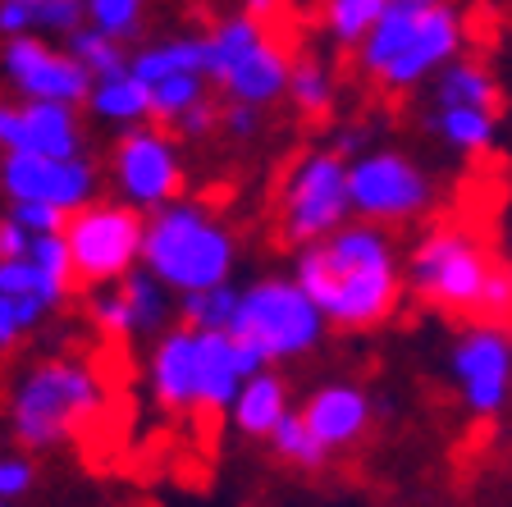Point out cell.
<instances>
[{
  "label": "cell",
  "mask_w": 512,
  "mask_h": 507,
  "mask_svg": "<svg viewBox=\"0 0 512 507\" xmlns=\"http://www.w3.org/2000/svg\"><path fill=\"white\" fill-rule=\"evenodd\" d=\"M293 279L330 329H375L398 311L407 275L389 229L352 220L325 243L293 256Z\"/></svg>",
  "instance_id": "6da1fadb"
},
{
  "label": "cell",
  "mask_w": 512,
  "mask_h": 507,
  "mask_svg": "<svg viewBox=\"0 0 512 507\" xmlns=\"http://www.w3.org/2000/svg\"><path fill=\"white\" fill-rule=\"evenodd\" d=\"M467 19L448 0H389L357 51L362 74L384 92H412L462 60Z\"/></svg>",
  "instance_id": "7a4b0ae2"
},
{
  "label": "cell",
  "mask_w": 512,
  "mask_h": 507,
  "mask_svg": "<svg viewBox=\"0 0 512 507\" xmlns=\"http://www.w3.org/2000/svg\"><path fill=\"white\" fill-rule=\"evenodd\" d=\"M238 238L234 229L202 201H174L165 211L147 215L142 270L170 288L174 297H192L206 288L234 284Z\"/></svg>",
  "instance_id": "3957f363"
},
{
  "label": "cell",
  "mask_w": 512,
  "mask_h": 507,
  "mask_svg": "<svg viewBox=\"0 0 512 507\" xmlns=\"http://www.w3.org/2000/svg\"><path fill=\"white\" fill-rule=\"evenodd\" d=\"M101 402H106V384L96 366L78 357L32 361L10 393V430L19 448L51 453V448L69 444L101 412Z\"/></svg>",
  "instance_id": "277c9868"
},
{
  "label": "cell",
  "mask_w": 512,
  "mask_h": 507,
  "mask_svg": "<svg viewBox=\"0 0 512 507\" xmlns=\"http://www.w3.org/2000/svg\"><path fill=\"white\" fill-rule=\"evenodd\" d=\"M494 265L499 261L485 252L476 233L448 224V229H430L416 238V247L403 261V275L407 293H416L426 307L453 311V316H476Z\"/></svg>",
  "instance_id": "5b68a950"
},
{
  "label": "cell",
  "mask_w": 512,
  "mask_h": 507,
  "mask_svg": "<svg viewBox=\"0 0 512 507\" xmlns=\"http://www.w3.org/2000/svg\"><path fill=\"white\" fill-rule=\"evenodd\" d=\"M325 329L330 325L316 311V302L302 293L298 279L266 275L243 288V307H238V320L229 334L238 343H247L252 352H261L266 366H275V361H293L316 352Z\"/></svg>",
  "instance_id": "8992f818"
},
{
  "label": "cell",
  "mask_w": 512,
  "mask_h": 507,
  "mask_svg": "<svg viewBox=\"0 0 512 507\" xmlns=\"http://www.w3.org/2000/svg\"><path fill=\"white\" fill-rule=\"evenodd\" d=\"M343 224H352L348 160L334 156L330 147L307 151L302 160H293L279 188V238L307 252L325 243L330 233H339Z\"/></svg>",
  "instance_id": "52a82bcc"
},
{
  "label": "cell",
  "mask_w": 512,
  "mask_h": 507,
  "mask_svg": "<svg viewBox=\"0 0 512 507\" xmlns=\"http://www.w3.org/2000/svg\"><path fill=\"white\" fill-rule=\"evenodd\" d=\"M64 243H69V256H74L78 284H87L92 293L96 288H115V284H124L133 270H142L147 215L115 197L92 201L87 211L69 215Z\"/></svg>",
  "instance_id": "ba28073f"
},
{
  "label": "cell",
  "mask_w": 512,
  "mask_h": 507,
  "mask_svg": "<svg viewBox=\"0 0 512 507\" xmlns=\"http://www.w3.org/2000/svg\"><path fill=\"white\" fill-rule=\"evenodd\" d=\"M348 197H352V215L362 224L389 229V224L421 220L435 206V179L407 151L380 147L348 165Z\"/></svg>",
  "instance_id": "9c48e42d"
},
{
  "label": "cell",
  "mask_w": 512,
  "mask_h": 507,
  "mask_svg": "<svg viewBox=\"0 0 512 507\" xmlns=\"http://www.w3.org/2000/svg\"><path fill=\"white\" fill-rule=\"evenodd\" d=\"M110 188L115 201L133 206L142 215H156L174 201H183V156L179 142L170 138V128L160 124H142V128H124L110 142Z\"/></svg>",
  "instance_id": "30bf717a"
},
{
  "label": "cell",
  "mask_w": 512,
  "mask_h": 507,
  "mask_svg": "<svg viewBox=\"0 0 512 507\" xmlns=\"http://www.w3.org/2000/svg\"><path fill=\"white\" fill-rule=\"evenodd\" d=\"M0 192L10 206H51L60 215H78L101 201V169L92 156H0Z\"/></svg>",
  "instance_id": "8fae6325"
},
{
  "label": "cell",
  "mask_w": 512,
  "mask_h": 507,
  "mask_svg": "<svg viewBox=\"0 0 512 507\" xmlns=\"http://www.w3.org/2000/svg\"><path fill=\"white\" fill-rule=\"evenodd\" d=\"M448 375L471 416H499L512 398V334L499 325H467L448 348Z\"/></svg>",
  "instance_id": "7c38bea8"
},
{
  "label": "cell",
  "mask_w": 512,
  "mask_h": 507,
  "mask_svg": "<svg viewBox=\"0 0 512 507\" xmlns=\"http://www.w3.org/2000/svg\"><path fill=\"white\" fill-rule=\"evenodd\" d=\"M0 74L10 78V87L23 101H42V106H87L96 78L64 46L46 42V37H14L0 42Z\"/></svg>",
  "instance_id": "4fadbf2b"
},
{
  "label": "cell",
  "mask_w": 512,
  "mask_h": 507,
  "mask_svg": "<svg viewBox=\"0 0 512 507\" xmlns=\"http://www.w3.org/2000/svg\"><path fill=\"white\" fill-rule=\"evenodd\" d=\"M174 311H179V297L170 288L151 279L147 270H133L124 284L115 288H96L87 297V320H92L101 334L115 338H147V334H165L174 329Z\"/></svg>",
  "instance_id": "5bb4252c"
},
{
  "label": "cell",
  "mask_w": 512,
  "mask_h": 507,
  "mask_svg": "<svg viewBox=\"0 0 512 507\" xmlns=\"http://www.w3.org/2000/svg\"><path fill=\"white\" fill-rule=\"evenodd\" d=\"M0 151L5 156H83V115L42 101H0Z\"/></svg>",
  "instance_id": "9a60e30c"
},
{
  "label": "cell",
  "mask_w": 512,
  "mask_h": 507,
  "mask_svg": "<svg viewBox=\"0 0 512 507\" xmlns=\"http://www.w3.org/2000/svg\"><path fill=\"white\" fill-rule=\"evenodd\" d=\"M197 412H234L238 393L252 375L261 370H275L266 366L261 352H252L247 343H238L234 334H197Z\"/></svg>",
  "instance_id": "2e32d148"
},
{
  "label": "cell",
  "mask_w": 512,
  "mask_h": 507,
  "mask_svg": "<svg viewBox=\"0 0 512 507\" xmlns=\"http://www.w3.org/2000/svg\"><path fill=\"white\" fill-rule=\"evenodd\" d=\"M298 412L320 444L330 448V453H343V448L366 439V430H371V421H375V402L362 384L334 380V384H320Z\"/></svg>",
  "instance_id": "e0dca14e"
},
{
  "label": "cell",
  "mask_w": 512,
  "mask_h": 507,
  "mask_svg": "<svg viewBox=\"0 0 512 507\" xmlns=\"http://www.w3.org/2000/svg\"><path fill=\"white\" fill-rule=\"evenodd\" d=\"M197 334L188 325H174L151 343L147 357V384L151 398L165 412H197Z\"/></svg>",
  "instance_id": "ac0fdd59"
},
{
  "label": "cell",
  "mask_w": 512,
  "mask_h": 507,
  "mask_svg": "<svg viewBox=\"0 0 512 507\" xmlns=\"http://www.w3.org/2000/svg\"><path fill=\"white\" fill-rule=\"evenodd\" d=\"M288 74H293L288 51L275 37H266V42H256L215 87H220L229 101H238V106L266 110V106H275L279 96H288Z\"/></svg>",
  "instance_id": "d6986e66"
},
{
  "label": "cell",
  "mask_w": 512,
  "mask_h": 507,
  "mask_svg": "<svg viewBox=\"0 0 512 507\" xmlns=\"http://www.w3.org/2000/svg\"><path fill=\"white\" fill-rule=\"evenodd\" d=\"M128 69H133L147 87L165 83V78H183V74H202L206 78V69H211L206 32H179V37H160V42L133 46ZM206 83H211V78H206Z\"/></svg>",
  "instance_id": "ffe728a7"
},
{
  "label": "cell",
  "mask_w": 512,
  "mask_h": 507,
  "mask_svg": "<svg viewBox=\"0 0 512 507\" xmlns=\"http://www.w3.org/2000/svg\"><path fill=\"white\" fill-rule=\"evenodd\" d=\"M293 412L288 407V384L279 370H261V375H252V380L243 384V393H238L234 402V430L243 434V439H266L284 425V416Z\"/></svg>",
  "instance_id": "44dd1931"
},
{
  "label": "cell",
  "mask_w": 512,
  "mask_h": 507,
  "mask_svg": "<svg viewBox=\"0 0 512 507\" xmlns=\"http://www.w3.org/2000/svg\"><path fill=\"white\" fill-rule=\"evenodd\" d=\"M435 110H503V87L494 78L490 64L480 60H458L448 64L444 74L435 78Z\"/></svg>",
  "instance_id": "7402d4cb"
},
{
  "label": "cell",
  "mask_w": 512,
  "mask_h": 507,
  "mask_svg": "<svg viewBox=\"0 0 512 507\" xmlns=\"http://www.w3.org/2000/svg\"><path fill=\"white\" fill-rule=\"evenodd\" d=\"M87 110H92L101 124L142 128V124H151V87L142 83L133 69L110 74V78H96L92 96H87Z\"/></svg>",
  "instance_id": "603a6c76"
},
{
  "label": "cell",
  "mask_w": 512,
  "mask_h": 507,
  "mask_svg": "<svg viewBox=\"0 0 512 507\" xmlns=\"http://www.w3.org/2000/svg\"><path fill=\"white\" fill-rule=\"evenodd\" d=\"M426 124L444 147L462 151V156H480L499 138V115H490V110H430Z\"/></svg>",
  "instance_id": "cb8c5ba5"
},
{
  "label": "cell",
  "mask_w": 512,
  "mask_h": 507,
  "mask_svg": "<svg viewBox=\"0 0 512 507\" xmlns=\"http://www.w3.org/2000/svg\"><path fill=\"white\" fill-rule=\"evenodd\" d=\"M243 307V288L224 284V288H206V293L179 297V320L192 334H229Z\"/></svg>",
  "instance_id": "d4e9b609"
},
{
  "label": "cell",
  "mask_w": 512,
  "mask_h": 507,
  "mask_svg": "<svg viewBox=\"0 0 512 507\" xmlns=\"http://www.w3.org/2000/svg\"><path fill=\"white\" fill-rule=\"evenodd\" d=\"M384 5L389 0H330L320 19H325V32H330V42L343 46V51H362V42L371 37V28L380 23Z\"/></svg>",
  "instance_id": "484cf974"
},
{
  "label": "cell",
  "mask_w": 512,
  "mask_h": 507,
  "mask_svg": "<svg viewBox=\"0 0 512 507\" xmlns=\"http://www.w3.org/2000/svg\"><path fill=\"white\" fill-rule=\"evenodd\" d=\"M288 101L302 119H320L334 106V69L316 55H302L293 60V74H288Z\"/></svg>",
  "instance_id": "4316f807"
},
{
  "label": "cell",
  "mask_w": 512,
  "mask_h": 507,
  "mask_svg": "<svg viewBox=\"0 0 512 507\" xmlns=\"http://www.w3.org/2000/svg\"><path fill=\"white\" fill-rule=\"evenodd\" d=\"M270 453H275L284 466H293V471H320V466L334 457L330 448H325L316 434L307 430L302 412H288L284 416V425L270 434Z\"/></svg>",
  "instance_id": "83f0119b"
},
{
  "label": "cell",
  "mask_w": 512,
  "mask_h": 507,
  "mask_svg": "<svg viewBox=\"0 0 512 507\" xmlns=\"http://www.w3.org/2000/svg\"><path fill=\"white\" fill-rule=\"evenodd\" d=\"M206 78L202 74H183V78H165V83L151 87V124L160 128H174L188 110H197L202 101H211L206 96Z\"/></svg>",
  "instance_id": "f1b7e54d"
},
{
  "label": "cell",
  "mask_w": 512,
  "mask_h": 507,
  "mask_svg": "<svg viewBox=\"0 0 512 507\" xmlns=\"http://www.w3.org/2000/svg\"><path fill=\"white\" fill-rule=\"evenodd\" d=\"M64 51L74 55L78 64H83L92 78H110V74H124L128 60H133V51L128 46H119L115 37H106V32H96V28H83L74 32L69 42H64Z\"/></svg>",
  "instance_id": "f546056e"
},
{
  "label": "cell",
  "mask_w": 512,
  "mask_h": 507,
  "mask_svg": "<svg viewBox=\"0 0 512 507\" xmlns=\"http://www.w3.org/2000/svg\"><path fill=\"white\" fill-rule=\"evenodd\" d=\"M147 23V5L138 0H87V28L115 37L119 46H128Z\"/></svg>",
  "instance_id": "4dcf8cb0"
},
{
  "label": "cell",
  "mask_w": 512,
  "mask_h": 507,
  "mask_svg": "<svg viewBox=\"0 0 512 507\" xmlns=\"http://www.w3.org/2000/svg\"><path fill=\"white\" fill-rule=\"evenodd\" d=\"M28 261L37 265V275L51 284L55 297H69V293H74L78 275H74V256H69L64 233H60V238H37V243H32V252H28Z\"/></svg>",
  "instance_id": "1f68e13d"
},
{
  "label": "cell",
  "mask_w": 512,
  "mask_h": 507,
  "mask_svg": "<svg viewBox=\"0 0 512 507\" xmlns=\"http://www.w3.org/2000/svg\"><path fill=\"white\" fill-rule=\"evenodd\" d=\"M46 316H51V307L37 297H0V352L19 348L32 329H42Z\"/></svg>",
  "instance_id": "d6a6232c"
},
{
  "label": "cell",
  "mask_w": 512,
  "mask_h": 507,
  "mask_svg": "<svg viewBox=\"0 0 512 507\" xmlns=\"http://www.w3.org/2000/svg\"><path fill=\"white\" fill-rule=\"evenodd\" d=\"M83 28H87V0H37V37L69 42Z\"/></svg>",
  "instance_id": "836d02e7"
},
{
  "label": "cell",
  "mask_w": 512,
  "mask_h": 507,
  "mask_svg": "<svg viewBox=\"0 0 512 507\" xmlns=\"http://www.w3.org/2000/svg\"><path fill=\"white\" fill-rule=\"evenodd\" d=\"M476 325H499V329L512 334V265L508 261L494 265L490 284H485V293H480Z\"/></svg>",
  "instance_id": "e575fe53"
},
{
  "label": "cell",
  "mask_w": 512,
  "mask_h": 507,
  "mask_svg": "<svg viewBox=\"0 0 512 507\" xmlns=\"http://www.w3.org/2000/svg\"><path fill=\"white\" fill-rule=\"evenodd\" d=\"M0 297H37V302H46L51 311L64 302V297L51 293V284L37 275L32 261H0Z\"/></svg>",
  "instance_id": "d590c367"
},
{
  "label": "cell",
  "mask_w": 512,
  "mask_h": 507,
  "mask_svg": "<svg viewBox=\"0 0 512 507\" xmlns=\"http://www.w3.org/2000/svg\"><path fill=\"white\" fill-rule=\"evenodd\" d=\"M32 485H37L32 457H23V453L0 457V503H19L23 494H32Z\"/></svg>",
  "instance_id": "8d00e7d4"
},
{
  "label": "cell",
  "mask_w": 512,
  "mask_h": 507,
  "mask_svg": "<svg viewBox=\"0 0 512 507\" xmlns=\"http://www.w3.org/2000/svg\"><path fill=\"white\" fill-rule=\"evenodd\" d=\"M5 215H10L19 229H28L32 238H60L64 224H69V215L51 211V206H10Z\"/></svg>",
  "instance_id": "74e56055"
},
{
  "label": "cell",
  "mask_w": 512,
  "mask_h": 507,
  "mask_svg": "<svg viewBox=\"0 0 512 507\" xmlns=\"http://www.w3.org/2000/svg\"><path fill=\"white\" fill-rule=\"evenodd\" d=\"M37 32V0H0V37H32Z\"/></svg>",
  "instance_id": "f35d334b"
},
{
  "label": "cell",
  "mask_w": 512,
  "mask_h": 507,
  "mask_svg": "<svg viewBox=\"0 0 512 507\" xmlns=\"http://www.w3.org/2000/svg\"><path fill=\"white\" fill-rule=\"evenodd\" d=\"M220 133H224L229 142H252L256 133H261V110L238 106V101L220 106Z\"/></svg>",
  "instance_id": "ab89813d"
},
{
  "label": "cell",
  "mask_w": 512,
  "mask_h": 507,
  "mask_svg": "<svg viewBox=\"0 0 512 507\" xmlns=\"http://www.w3.org/2000/svg\"><path fill=\"white\" fill-rule=\"evenodd\" d=\"M215 128H220V110H215V101H202V106L188 110V115L174 124V133L188 142H202V138H211Z\"/></svg>",
  "instance_id": "60d3db41"
},
{
  "label": "cell",
  "mask_w": 512,
  "mask_h": 507,
  "mask_svg": "<svg viewBox=\"0 0 512 507\" xmlns=\"http://www.w3.org/2000/svg\"><path fill=\"white\" fill-rule=\"evenodd\" d=\"M32 243H37V238H32L28 229H19L10 215L0 220V261H28Z\"/></svg>",
  "instance_id": "b9f144b4"
},
{
  "label": "cell",
  "mask_w": 512,
  "mask_h": 507,
  "mask_svg": "<svg viewBox=\"0 0 512 507\" xmlns=\"http://www.w3.org/2000/svg\"><path fill=\"white\" fill-rule=\"evenodd\" d=\"M0 220H5V211H0Z\"/></svg>",
  "instance_id": "7bdbcfd3"
},
{
  "label": "cell",
  "mask_w": 512,
  "mask_h": 507,
  "mask_svg": "<svg viewBox=\"0 0 512 507\" xmlns=\"http://www.w3.org/2000/svg\"><path fill=\"white\" fill-rule=\"evenodd\" d=\"M0 507H10V503H0Z\"/></svg>",
  "instance_id": "ee69618b"
}]
</instances>
